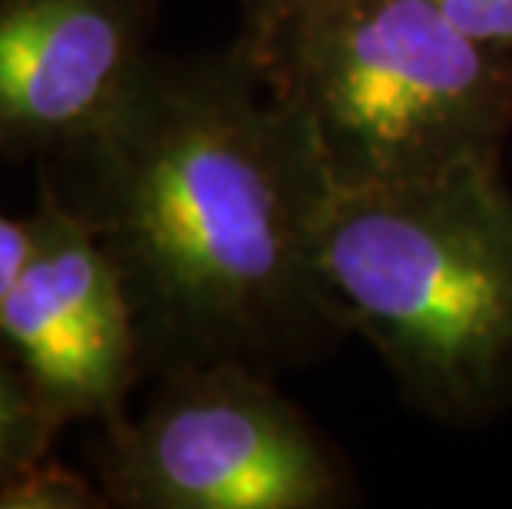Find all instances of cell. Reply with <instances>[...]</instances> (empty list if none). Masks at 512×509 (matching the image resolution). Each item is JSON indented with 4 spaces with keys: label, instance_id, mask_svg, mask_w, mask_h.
<instances>
[{
    "label": "cell",
    "instance_id": "cell-8",
    "mask_svg": "<svg viewBox=\"0 0 512 509\" xmlns=\"http://www.w3.org/2000/svg\"><path fill=\"white\" fill-rule=\"evenodd\" d=\"M110 496L86 476L43 457L0 476V509H106Z\"/></svg>",
    "mask_w": 512,
    "mask_h": 509
},
{
    "label": "cell",
    "instance_id": "cell-4",
    "mask_svg": "<svg viewBox=\"0 0 512 509\" xmlns=\"http://www.w3.org/2000/svg\"><path fill=\"white\" fill-rule=\"evenodd\" d=\"M110 506L123 509H341L361 503L344 453L245 364L159 374L143 417L103 427L93 450Z\"/></svg>",
    "mask_w": 512,
    "mask_h": 509
},
{
    "label": "cell",
    "instance_id": "cell-3",
    "mask_svg": "<svg viewBox=\"0 0 512 509\" xmlns=\"http://www.w3.org/2000/svg\"><path fill=\"white\" fill-rule=\"evenodd\" d=\"M238 43L308 126L334 189L503 159L512 50L466 34L430 0H308Z\"/></svg>",
    "mask_w": 512,
    "mask_h": 509
},
{
    "label": "cell",
    "instance_id": "cell-1",
    "mask_svg": "<svg viewBox=\"0 0 512 509\" xmlns=\"http://www.w3.org/2000/svg\"><path fill=\"white\" fill-rule=\"evenodd\" d=\"M129 295L146 374H285L351 338L318 265L328 169L242 43L152 50L93 133L37 162Z\"/></svg>",
    "mask_w": 512,
    "mask_h": 509
},
{
    "label": "cell",
    "instance_id": "cell-5",
    "mask_svg": "<svg viewBox=\"0 0 512 509\" xmlns=\"http://www.w3.org/2000/svg\"><path fill=\"white\" fill-rule=\"evenodd\" d=\"M30 229V258L0 301V341L57 433L86 420L123 424L146 377L123 278L96 232L47 186Z\"/></svg>",
    "mask_w": 512,
    "mask_h": 509
},
{
    "label": "cell",
    "instance_id": "cell-11",
    "mask_svg": "<svg viewBox=\"0 0 512 509\" xmlns=\"http://www.w3.org/2000/svg\"><path fill=\"white\" fill-rule=\"evenodd\" d=\"M304 4H308V0H238V7H242V34L238 37H245V40L265 37Z\"/></svg>",
    "mask_w": 512,
    "mask_h": 509
},
{
    "label": "cell",
    "instance_id": "cell-7",
    "mask_svg": "<svg viewBox=\"0 0 512 509\" xmlns=\"http://www.w3.org/2000/svg\"><path fill=\"white\" fill-rule=\"evenodd\" d=\"M53 440L57 430L43 420L17 361L0 341V476L50 457Z\"/></svg>",
    "mask_w": 512,
    "mask_h": 509
},
{
    "label": "cell",
    "instance_id": "cell-2",
    "mask_svg": "<svg viewBox=\"0 0 512 509\" xmlns=\"http://www.w3.org/2000/svg\"><path fill=\"white\" fill-rule=\"evenodd\" d=\"M318 265L413 410L450 427L512 410V192L499 162L334 189Z\"/></svg>",
    "mask_w": 512,
    "mask_h": 509
},
{
    "label": "cell",
    "instance_id": "cell-9",
    "mask_svg": "<svg viewBox=\"0 0 512 509\" xmlns=\"http://www.w3.org/2000/svg\"><path fill=\"white\" fill-rule=\"evenodd\" d=\"M476 40L512 50V0H430Z\"/></svg>",
    "mask_w": 512,
    "mask_h": 509
},
{
    "label": "cell",
    "instance_id": "cell-6",
    "mask_svg": "<svg viewBox=\"0 0 512 509\" xmlns=\"http://www.w3.org/2000/svg\"><path fill=\"white\" fill-rule=\"evenodd\" d=\"M162 0H0V156L53 159L100 126Z\"/></svg>",
    "mask_w": 512,
    "mask_h": 509
},
{
    "label": "cell",
    "instance_id": "cell-10",
    "mask_svg": "<svg viewBox=\"0 0 512 509\" xmlns=\"http://www.w3.org/2000/svg\"><path fill=\"white\" fill-rule=\"evenodd\" d=\"M30 248H34V229H30V219L17 222V219H7V215L0 212V301H4L7 291L14 288L17 275L24 272Z\"/></svg>",
    "mask_w": 512,
    "mask_h": 509
}]
</instances>
